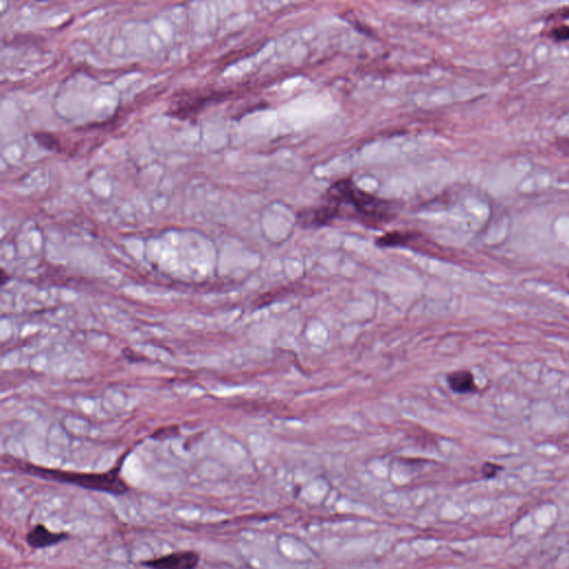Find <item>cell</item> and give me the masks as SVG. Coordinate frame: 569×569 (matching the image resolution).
Returning a JSON list of instances; mask_svg holds the SVG:
<instances>
[{
    "label": "cell",
    "mask_w": 569,
    "mask_h": 569,
    "mask_svg": "<svg viewBox=\"0 0 569 569\" xmlns=\"http://www.w3.org/2000/svg\"><path fill=\"white\" fill-rule=\"evenodd\" d=\"M395 205L358 188L352 179L338 180L331 186L321 206L298 214L305 227H321L343 216H350L367 225L390 222L395 216Z\"/></svg>",
    "instance_id": "1"
},
{
    "label": "cell",
    "mask_w": 569,
    "mask_h": 569,
    "mask_svg": "<svg viewBox=\"0 0 569 569\" xmlns=\"http://www.w3.org/2000/svg\"><path fill=\"white\" fill-rule=\"evenodd\" d=\"M19 468L27 474L39 477L43 480L72 485L84 490L105 492L113 496L126 495L130 490L129 485L120 475V467H114L112 471L106 473H76V471L45 468L24 463L19 465Z\"/></svg>",
    "instance_id": "2"
},
{
    "label": "cell",
    "mask_w": 569,
    "mask_h": 569,
    "mask_svg": "<svg viewBox=\"0 0 569 569\" xmlns=\"http://www.w3.org/2000/svg\"><path fill=\"white\" fill-rule=\"evenodd\" d=\"M200 556L197 551H175L164 556L147 559L143 565L149 569H197Z\"/></svg>",
    "instance_id": "3"
},
{
    "label": "cell",
    "mask_w": 569,
    "mask_h": 569,
    "mask_svg": "<svg viewBox=\"0 0 569 569\" xmlns=\"http://www.w3.org/2000/svg\"><path fill=\"white\" fill-rule=\"evenodd\" d=\"M68 538L69 535L67 532H51L45 525L38 524L32 527V530L28 532L26 540L30 547L34 548V549H44V548L58 545Z\"/></svg>",
    "instance_id": "4"
},
{
    "label": "cell",
    "mask_w": 569,
    "mask_h": 569,
    "mask_svg": "<svg viewBox=\"0 0 569 569\" xmlns=\"http://www.w3.org/2000/svg\"><path fill=\"white\" fill-rule=\"evenodd\" d=\"M450 388L457 394H471L477 390L474 376L468 371H457L449 373L447 377Z\"/></svg>",
    "instance_id": "5"
},
{
    "label": "cell",
    "mask_w": 569,
    "mask_h": 569,
    "mask_svg": "<svg viewBox=\"0 0 569 569\" xmlns=\"http://www.w3.org/2000/svg\"><path fill=\"white\" fill-rule=\"evenodd\" d=\"M408 239H409L408 234L395 231V233L386 234V235L381 237L377 241V244L383 247L399 246V245L406 244Z\"/></svg>",
    "instance_id": "6"
},
{
    "label": "cell",
    "mask_w": 569,
    "mask_h": 569,
    "mask_svg": "<svg viewBox=\"0 0 569 569\" xmlns=\"http://www.w3.org/2000/svg\"><path fill=\"white\" fill-rule=\"evenodd\" d=\"M34 138H36L38 143L43 146V147H45L46 149H49V151H59L58 141H57L56 138L53 137V135L45 133H37L34 134Z\"/></svg>",
    "instance_id": "7"
},
{
    "label": "cell",
    "mask_w": 569,
    "mask_h": 569,
    "mask_svg": "<svg viewBox=\"0 0 569 569\" xmlns=\"http://www.w3.org/2000/svg\"><path fill=\"white\" fill-rule=\"evenodd\" d=\"M549 37L556 43L569 41V26H559L549 32Z\"/></svg>",
    "instance_id": "8"
},
{
    "label": "cell",
    "mask_w": 569,
    "mask_h": 569,
    "mask_svg": "<svg viewBox=\"0 0 569 569\" xmlns=\"http://www.w3.org/2000/svg\"><path fill=\"white\" fill-rule=\"evenodd\" d=\"M555 146H556L561 154L569 157V137L558 138L556 143H555Z\"/></svg>",
    "instance_id": "9"
},
{
    "label": "cell",
    "mask_w": 569,
    "mask_h": 569,
    "mask_svg": "<svg viewBox=\"0 0 569 569\" xmlns=\"http://www.w3.org/2000/svg\"><path fill=\"white\" fill-rule=\"evenodd\" d=\"M551 17H553L551 19H569V9L561 11H561H558V13L551 15Z\"/></svg>",
    "instance_id": "10"
}]
</instances>
